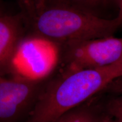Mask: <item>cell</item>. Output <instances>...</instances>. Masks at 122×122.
I'll use <instances>...</instances> for the list:
<instances>
[{"label":"cell","mask_w":122,"mask_h":122,"mask_svg":"<svg viewBox=\"0 0 122 122\" xmlns=\"http://www.w3.org/2000/svg\"><path fill=\"white\" fill-rule=\"evenodd\" d=\"M32 33L57 44L114 36L122 25L118 17L105 19L64 5L46 2L30 23Z\"/></svg>","instance_id":"1"},{"label":"cell","mask_w":122,"mask_h":122,"mask_svg":"<svg viewBox=\"0 0 122 122\" xmlns=\"http://www.w3.org/2000/svg\"><path fill=\"white\" fill-rule=\"evenodd\" d=\"M97 122H119L108 114H103L99 116Z\"/></svg>","instance_id":"11"},{"label":"cell","mask_w":122,"mask_h":122,"mask_svg":"<svg viewBox=\"0 0 122 122\" xmlns=\"http://www.w3.org/2000/svg\"><path fill=\"white\" fill-rule=\"evenodd\" d=\"M27 25H30L26 14L4 13L0 15V70L1 76L10 72L14 59L20 46L27 35Z\"/></svg>","instance_id":"5"},{"label":"cell","mask_w":122,"mask_h":122,"mask_svg":"<svg viewBox=\"0 0 122 122\" xmlns=\"http://www.w3.org/2000/svg\"><path fill=\"white\" fill-rule=\"evenodd\" d=\"M103 91L114 94H122V77L113 81Z\"/></svg>","instance_id":"10"},{"label":"cell","mask_w":122,"mask_h":122,"mask_svg":"<svg viewBox=\"0 0 122 122\" xmlns=\"http://www.w3.org/2000/svg\"><path fill=\"white\" fill-rule=\"evenodd\" d=\"M58 45L59 63L63 65V71L102 67L122 58V37L111 36Z\"/></svg>","instance_id":"2"},{"label":"cell","mask_w":122,"mask_h":122,"mask_svg":"<svg viewBox=\"0 0 122 122\" xmlns=\"http://www.w3.org/2000/svg\"><path fill=\"white\" fill-rule=\"evenodd\" d=\"M46 1L64 5L98 16H101V12L109 6V0H46Z\"/></svg>","instance_id":"7"},{"label":"cell","mask_w":122,"mask_h":122,"mask_svg":"<svg viewBox=\"0 0 122 122\" xmlns=\"http://www.w3.org/2000/svg\"><path fill=\"white\" fill-rule=\"evenodd\" d=\"M34 1L35 2V5H36L38 14L44 8L46 0H34Z\"/></svg>","instance_id":"12"},{"label":"cell","mask_w":122,"mask_h":122,"mask_svg":"<svg viewBox=\"0 0 122 122\" xmlns=\"http://www.w3.org/2000/svg\"><path fill=\"white\" fill-rule=\"evenodd\" d=\"M48 80L16 74L1 76L0 122H20L28 118Z\"/></svg>","instance_id":"3"},{"label":"cell","mask_w":122,"mask_h":122,"mask_svg":"<svg viewBox=\"0 0 122 122\" xmlns=\"http://www.w3.org/2000/svg\"><path fill=\"white\" fill-rule=\"evenodd\" d=\"M98 106L92 100L63 114L54 122H97Z\"/></svg>","instance_id":"6"},{"label":"cell","mask_w":122,"mask_h":122,"mask_svg":"<svg viewBox=\"0 0 122 122\" xmlns=\"http://www.w3.org/2000/svg\"><path fill=\"white\" fill-rule=\"evenodd\" d=\"M122 1V0H109V6L115 5L118 7V5Z\"/></svg>","instance_id":"14"},{"label":"cell","mask_w":122,"mask_h":122,"mask_svg":"<svg viewBox=\"0 0 122 122\" xmlns=\"http://www.w3.org/2000/svg\"><path fill=\"white\" fill-rule=\"evenodd\" d=\"M58 63V44L31 33L20 46L9 74L44 80L49 78Z\"/></svg>","instance_id":"4"},{"label":"cell","mask_w":122,"mask_h":122,"mask_svg":"<svg viewBox=\"0 0 122 122\" xmlns=\"http://www.w3.org/2000/svg\"><path fill=\"white\" fill-rule=\"evenodd\" d=\"M117 8L118 9V14L117 17L120 19L122 23V1L120 3Z\"/></svg>","instance_id":"13"},{"label":"cell","mask_w":122,"mask_h":122,"mask_svg":"<svg viewBox=\"0 0 122 122\" xmlns=\"http://www.w3.org/2000/svg\"><path fill=\"white\" fill-rule=\"evenodd\" d=\"M106 114L122 122V94H115L107 101L105 105Z\"/></svg>","instance_id":"8"},{"label":"cell","mask_w":122,"mask_h":122,"mask_svg":"<svg viewBox=\"0 0 122 122\" xmlns=\"http://www.w3.org/2000/svg\"><path fill=\"white\" fill-rule=\"evenodd\" d=\"M22 11L26 14L30 22L37 16V11L34 0H19Z\"/></svg>","instance_id":"9"}]
</instances>
